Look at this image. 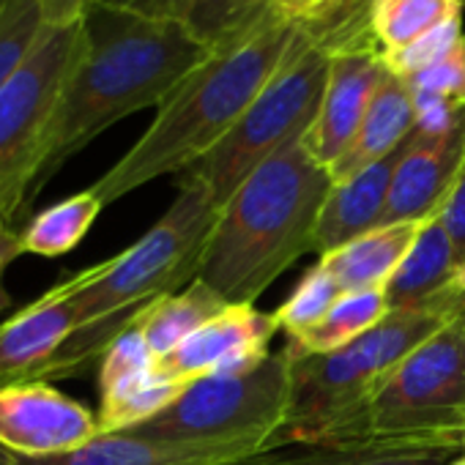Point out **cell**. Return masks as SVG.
Segmentation results:
<instances>
[{
	"label": "cell",
	"instance_id": "4dcf8cb0",
	"mask_svg": "<svg viewBox=\"0 0 465 465\" xmlns=\"http://www.w3.org/2000/svg\"><path fill=\"white\" fill-rule=\"evenodd\" d=\"M274 4L285 17L310 20V17H318L321 12H326L329 6H334L337 0H274Z\"/></svg>",
	"mask_w": 465,
	"mask_h": 465
},
{
	"label": "cell",
	"instance_id": "7a4b0ae2",
	"mask_svg": "<svg viewBox=\"0 0 465 465\" xmlns=\"http://www.w3.org/2000/svg\"><path fill=\"white\" fill-rule=\"evenodd\" d=\"M337 4L310 20H293L277 9L258 31L213 50L156 110L145 134L91 186L102 205L197 164L239 124L280 69L323 34Z\"/></svg>",
	"mask_w": 465,
	"mask_h": 465
},
{
	"label": "cell",
	"instance_id": "ffe728a7",
	"mask_svg": "<svg viewBox=\"0 0 465 465\" xmlns=\"http://www.w3.org/2000/svg\"><path fill=\"white\" fill-rule=\"evenodd\" d=\"M413 107L416 129L438 134L465 118V36L432 66L405 77Z\"/></svg>",
	"mask_w": 465,
	"mask_h": 465
},
{
	"label": "cell",
	"instance_id": "52a82bcc",
	"mask_svg": "<svg viewBox=\"0 0 465 465\" xmlns=\"http://www.w3.org/2000/svg\"><path fill=\"white\" fill-rule=\"evenodd\" d=\"M288 405L291 367L280 351L250 372L192 381L164 411L124 432L173 446H232L261 454L282 430Z\"/></svg>",
	"mask_w": 465,
	"mask_h": 465
},
{
	"label": "cell",
	"instance_id": "6da1fadb",
	"mask_svg": "<svg viewBox=\"0 0 465 465\" xmlns=\"http://www.w3.org/2000/svg\"><path fill=\"white\" fill-rule=\"evenodd\" d=\"M208 55L181 20L148 17L113 0L96 6L85 17V47L55 104L31 197L113 124L159 110Z\"/></svg>",
	"mask_w": 465,
	"mask_h": 465
},
{
	"label": "cell",
	"instance_id": "277c9868",
	"mask_svg": "<svg viewBox=\"0 0 465 465\" xmlns=\"http://www.w3.org/2000/svg\"><path fill=\"white\" fill-rule=\"evenodd\" d=\"M216 216L219 208L205 183L181 175L175 200L145 236L121 255L91 266L88 282L74 296L77 329L55 353L42 381L72 378L85 370L151 304L194 282Z\"/></svg>",
	"mask_w": 465,
	"mask_h": 465
},
{
	"label": "cell",
	"instance_id": "7c38bea8",
	"mask_svg": "<svg viewBox=\"0 0 465 465\" xmlns=\"http://www.w3.org/2000/svg\"><path fill=\"white\" fill-rule=\"evenodd\" d=\"M91 269L53 285L42 299L0 326V389L42 381L45 370L77 329L74 296Z\"/></svg>",
	"mask_w": 465,
	"mask_h": 465
},
{
	"label": "cell",
	"instance_id": "5b68a950",
	"mask_svg": "<svg viewBox=\"0 0 465 465\" xmlns=\"http://www.w3.org/2000/svg\"><path fill=\"white\" fill-rule=\"evenodd\" d=\"M462 310L465 304L449 302L391 310L367 334L331 353H307L288 342L282 351L291 367V405L288 419L269 449L329 443L337 430L364 408L397 364Z\"/></svg>",
	"mask_w": 465,
	"mask_h": 465
},
{
	"label": "cell",
	"instance_id": "83f0119b",
	"mask_svg": "<svg viewBox=\"0 0 465 465\" xmlns=\"http://www.w3.org/2000/svg\"><path fill=\"white\" fill-rule=\"evenodd\" d=\"M440 222L449 232L451 239V247H454V258H457V266L465 272V164L440 208Z\"/></svg>",
	"mask_w": 465,
	"mask_h": 465
},
{
	"label": "cell",
	"instance_id": "ac0fdd59",
	"mask_svg": "<svg viewBox=\"0 0 465 465\" xmlns=\"http://www.w3.org/2000/svg\"><path fill=\"white\" fill-rule=\"evenodd\" d=\"M424 222L427 219L378 224L375 230L364 232V236L348 242L345 247L323 255L321 263L337 280L342 293L383 291L400 269V263L408 258Z\"/></svg>",
	"mask_w": 465,
	"mask_h": 465
},
{
	"label": "cell",
	"instance_id": "d6a6232c",
	"mask_svg": "<svg viewBox=\"0 0 465 465\" xmlns=\"http://www.w3.org/2000/svg\"><path fill=\"white\" fill-rule=\"evenodd\" d=\"M451 465H465V454H460V457H457V460H454Z\"/></svg>",
	"mask_w": 465,
	"mask_h": 465
},
{
	"label": "cell",
	"instance_id": "30bf717a",
	"mask_svg": "<svg viewBox=\"0 0 465 465\" xmlns=\"http://www.w3.org/2000/svg\"><path fill=\"white\" fill-rule=\"evenodd\" d=\"M277 331V315L255 307H227L175 351L156 359V372L175 383L250 372L272 356L269 342Z\"/></svg>",
	"mask_w": 465,
	"mask_h": 465
},
{
	"label": "cell",
	"instance_id": "8992f818",
	"mask_svg": "<svg viewBox=\"0 0 465 465\" xmlns=\"http://www.w3.org/2000/svg\"><path fill=\"white\" fill-rule=\"evenodd\" d=\"M413 440L465 451V310L411 351L329 443Z\"/></svg>",
	"mask_w": 465,
	"mask_h": 465
},
{
	"label": "cell",
	"instance_id": "d4e9b609",
	"mask_svg": "<svg viewBox=\"0 0 465 465\" xmlns=\"http://www.w3.org/2000/svg\"><path fill=\"white\" fill-rule=\"evenodd\" d=\"M274 12V0H189L181 23L213 53L258 31Z\"/></svg>",
	"mask_w": 465,
	"mask_h": 465
},
{
	"label": "cell",
	"instance_id": "3957f363",
	"mask_svg": "<svg viewBox=\"0 0 465 465\" xmlns=\"http://www.w3.org/2000/svg\"><path fill=\"white\" fill-rule=\"evenodd\" d=\"M304 134L269 156L219 208L197 280L230 307H255L277 277L315 252L334 178L310 153Z\"/></svg>",
	"mask_w": 465,
	"mask_h": 465
},
{
	"label": "cell",
	"instance_id": "9a60e30c",
	"mask_svg": "<svg viewBox=\"0 0 465 465\" xmlns=\"http://www.w3.org/2000/svg\"><path fill=\"white\" fill-rule=\"evenodd\" d=\"M255 457L250 449L173 446L129 432H104L94 440L47 457H15L12 465H239Z\"/></svg>",
	"mask_w": 465,
	"mask_h": 465
},
{
	"label": "cell",
	"instance_id": "cb8c5ba5",
	"mask_svg": "<svg viewBox=\"0 0 465 465\" xmlns=\"http://www.w3.org/2000/svg\"><path fill=\"white\" fill-rule=\"evenodd\" d=\"M156 375V356L151 353L143 331L129 326L124 334L113 340V345L102 356V375H99V389H102V408L99 419L115 413L124 402H129L137 391H143Z\"/></svg>",
	"mask_w": 465,
	"mask_h": 465
},
{
	"label": "cell",
	"instance_id": "9c48e42d",
	"mask_svg": "<svg viewBox=\"0 0 465 465\" xmlns=\"http://www.w3.org/2000/svg\"><path fill=\"white\" fill-rule=\"evenodd\" d=\"M386 74L389 66L372 39L370 25L334 47L318 115L304 134L310 153L323 167L331 170L345 156Z\"/></svg>",
	"mask_w": 465,
	"mask_h": 465
},
{
	"label": "cell",
	"instance_id": "603a6c76",
	"mask_svg": "<svg viewBox=\"0 0 465 465\" xmlns=\"http://www.w3.org/2000/svg\"><path fill=\"white\" fill-rule=\"evenodd\" d=\"M386 296L383 291H359V293H342L340 302L307 331L291 337V345L307 353H331L361 334H367L372 326H378L386 318Z\"/></svg>",
	"mask_w": 465,
	"mask_h": 465
},
{
	"label": "cell",
	"instance_id": "d6986e66",
	"mask_svg": "<svg viewBox=\"0 0 465 465\" xmlns=\"http://www.w3.org/2000/svg\"><path fill=\"white\" fill-rule=\"evenodd\" d=\"M227 307L230 304L222 296H216L208 285L194 280L183 291L170 293L156 304H151L140 315L137 329L143 331L151 353L162 359L170 351H175L186 337H192L197 329H203L208 321L222 315Z\"/></svg>",
	"mask_w": 465,
	"mask_h": 465
},
{
	"label": "cell",
	"instance_id": "f1b7e54d",
	"mask_svg": "<svg viewBox=\"0 0 465 465\" xmlns=\"http://www.w3.org/2000/svg\"><path fill=\"white\" fill-rule=\"evenodd\" d=\"M20 255H23V230H17L12 222H0V312L12 307V296L4 288V274Z\"/></svg>",
	"mask_w": 465,
	"mask_h": 465
},
{
	"label": "cell",
	"instance_id": "e0dca14e",
	"mask_svg": "<svg viewBox=\"0 0 465 465\" xmlns=\"http://www.w3.org/2000/svg\"><path fill=\"white\" fill-rule=\"evenodd\" d=\"M457 446L413 440H359V443H293L261 451L239 465H451Z\"/></svg>",
	"mask_w": 465,
	"mask_h": 465
},
{
	"label": "cell",
	"instance_id": "f546056e",
	"mask_svg": "<svg viewBox=\"0 0 465 465\" xmlns=\"http://www.w3.org/2000/svg\"><path fill=\"white\" fill-rule=\"evenodd\" d=\"M118 6H126L132 12L148 15V17H164V20H181L189 0H113Z\"/></svg>",
	"mask_w": 465,
	"mask_h": 465
},
{
	"label": "cell",
	"instance_id": "ba28073f",
	"mask_svg": "<svg viewBox=\"0 0 465 465\" xmlns=\"http://www.w3.org/2000/svg\"><path fill=\"white\" fill-rule=\"evenodd\" d=\"M85 47V23L47 28L0 91V222L28 203L61 91Z\"/></svg>",
	"mask_w": 465,
	"mask_h": 465
},
{
	"label": "cell",
	"instance_id": "2e32d148",
	"mask_svg": "<svg viewBox=\"0 0 465 465\" xmlns=\"http://www.w3.org/2000/svg\"><path fill=\"white\" fill-rule=\"evenodd\" d=\"M413 132H416V107H413L411 88H408L405 77L389 72L370 102V110H367L351 148L329 170L334 183L348 181V178L359 175L361 170H367L370 164L386 159Z\"/></svg>",
	"mask_w": 465,
	"mask_h": 465
},
{
	"label": "cell",
	"instance_id": "44dd1931",
	"mask_svg": "<svg viewBox=\"0 0 465 465\" xmlns=\"http://www.w3.org/2000/svg\"><path fill=\"white\" fill-rule=\"evenodd\" d=\"M451 20H462V0H375L370 31L383 58H391Z\"/></svg>",
	"mask_w": 465,
	"mask_h": 465
},
{
	"label": "cell",
	"instance_id": "484cf974",
	"mask_svg": "<svg viewBox=\"0 0 465 465\" xmlns=\"http://www.w3.org/2000/svg\"><path fill=\"white\" fill-rule=\"evenodd\" d=\"M47 31L39 0H0V91Z\"/></svg>",
	"mask_w": 465,
	"mask_h": 465
},
{
	"label": "cell",
	"instance_id": "8fae6325",
	"mask_svg": "<svg viewBox=\"0 0 465 465\" xmlns=\"http://www.w3.org/2000/svg\"><path fill=\"white\" fill-rule=\"evenodd\" d=\"M96 435V413L45 381L0 389V446L15 457L72 451Z\"/></svg>",
	"mask_w": 465,
	"mask_h": 465
},
{
	"label": "cell",
	"instance_id": "7402d4cb",
	"mask_svg": "<svg viewBox=\"0 0 465 465\" xmlns=\"http://www.w3.org/2000/svg\"><path fill=\"white\" fill-rule=\"evenodd\" d=\"M102 208L104 205L94 194V189H85L45 208L23 230V252L42 258H58L72 252L85 239V232L91 230Z\"/></svg>",
	"mask_w": 465,
	"mask_h": 465
},
{
	"label": "cell",
	"instance_id": "4316f807",
	"mask_svg": "<svg viewBox=\"0 0 465 465\" xmlns=\"http://www.w3.org/2000/svg\"><path fill=\"white\" fill-rule=\"evenodd\" d=\"M342 296V288L337 285V280L329 274V269L323 263L312 266L304 280L296 285V291L291 293V299L274 312L280 331H285L288 337H296L302 331H307L310 326H315Z\"/></svg>",
	"mask_w": 465,
	"mask_h": 465
},
{
	"label": "cell",
	"instance_id": "1f68e13d",
	"mask_svg": "<svg viewBox=\"0 0 465 465\" xmlns=\"http://www.w3.org/2000/svg\"><path fill=\"white\" fill-rule=\"evenodd\" d=\"M12 462H15V454L0 446V465H12Z\"/></svg>",
	"mask_w": 465,
	"mask_h": 465
},
{
	"label": "cell",
	"instance_id": "5bb4252c",
	"mask_svg": "<svg viewBox=\"0 0 465 465\" xmlns=\"http://www.w3.org/2000/svg\"><path fill=\"white\" fill-rule=\"evenodd\" d=\"M408 140L386 159L331 186L326 205L321 211L318 232H315V252L321 258L381 224L386 203H389V192H391V178H394V170L402 159Z\"/></svg>",
	"mask_w": 465,
	"mask_h": 465
},
{
	"label": "cell",
	"instance_id": "4fadbf2b",
	"mask_svg": "<svg viewBox=\"0 0 465 465\" xmlns=\"http://www.w3.org/2000/svg\"><path fill=\"white\" fill-rule=\"evenodd\" d=\"M465 164V118L446 132H413L391 178L381 224L430 219L438 213Z\"/></svg>",
	"mask_w": 465,
	"mask_h": 465
}]
</instances>
